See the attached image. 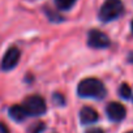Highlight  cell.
I'll return each mask as SVG.
<instances>
[{"label": "cell", "instance_id": "15", "mask_svg": "<svg viewBox=\"0 0 133 133\" xmlns=\"http://www.w3.org/2000/svg\"><path fill=\"white\" fill-rule=\"evenodd\" d=\"M130 26H132V33H133V21H132V25Z\"/></svg>", "mask_w": 133, "mask_h": 133}, {"label": "cell", "instance_id": "14", "mask_svg": "<svg viewBox=\"0 0 133 133\" xmlns=\"http://www.w3.org/2000/svg\"><path fill=\"white\" fill-rule=\"evenodd\" d=\"M128 61H129V63H133V52H130V54L128 55Z\"/></svg>", "mask_w": 133, "mask_h": 133}, {"label": "cell", "instance_id": "7", "mask_svg": "<svg viewBox=\"0 0 133 133\" xmlns=\"http://www.w3.org/2000/svg\"><path fill=\"white\" fill-rule=\"evenodd\" d=\"M98 119H99L98 112L94 108H91L89 106H85L80 110V121H81V124H84V125L93 124V123L98 121Z\"/></svg>", "mask_w": 133, "mask_h": 133}, {"label": "cell", "instance_id": "12", "mask_svg": "<svg viewBox=\"0 0 133 133\" xmlns=\"http://www.w3.org/2000/svg\"><path fill=\"white\" fill-rule=\"evenodd\" d=\"M0 133H9V130H8L7 125H5V124H3V123H0Z\"/></svg>", "mask_w": 133, "mask_h": 133}, {"label": "cell", "instance_id": "9", "mask_svg": "<svg viewBox=\"0 0 133 133\" xmlns=\"http://www.w3.org/2000/svg\"><path fill=\"white\" fill-rule=\"evenodd\" d=\"M77 0H55V4L60 11H69Z\"/></svg>", "mask_w": 133, "mask_h": 133}, {"label": "cell", "instance_id": "5", "mask_svg": "<svg viewBox=\"0 0 133 133\" xmlns=\"http://www.w3.org/2000/svg\"><path fill=\"white\" fill-rule=\"evenodd\" d=\"M20 57H21V51L17 48V47H11L7 50L5 55L3 56V60H2V71L7 72V71H12L15 66L18 64L20 61Z\"/></svg>", "mask_w": 133, "mask_h": 133}, {"label": "cell", "instance_id": "3", "mask_svg": "<svg viewBox=\"0 0 133 133\" xmlns=\"http://www.w3.org/2000/svg\"><path fill=\"white\" fill-rule=\"evenodd\" d=\"M28 112L29 116H41L46 112L47 106L44 99L41 95H30L25 99L24 104H22Z\"/></svg>", "mask_w": 133, "mask_h": 133}, {"label": "cell", "instance_id": "11", "mask_svg": "<svg viewBox=\"0 0 133 133\" xmlns=\"http://www.w3.org/2000/svg\"><path fill=\"white\" fill-rule=\"evenodd\" d=\"M44 129V123H35L29 128V133H41Z\"/></svg>", "mask_w": 133, "mask_h": 133}, {"label": "cell", "instance_id": "2", "mask_svg": "<svg viewBox=\"0 0 133 133\" xmlns=\"http://www.w3.org/2000/svg\"><path fill=\"white\" fill-rule=\"evenodd\" d=\"M124 13V4L121 0H104L98 17L102 22H110L119 18Z\"/></svg>", "mask_w": 133, "mask_h": 133}, {"label": "cell", "instance_id": "13", "mask_svg": "<svg viewBox=\"0 0 133 133\" xmlns=\"http://www.w3.org/2000/svg\"><path fill=\"white\" fill-rule=\"evenodd\" d=\"M86 133H104L101 128H93V129H89L86 130Z\"/></svg>", "mask_w": 133, "mask_h": 133}, {"label": "cell", "instance_id": "8", "mask_svg": "<svg viewBox=\"0 0 133 133\" xmlns=\"http://www.w3.org/2000/svg\"><path fill=\"white\" fill-rule=\"evenodd\" d=\"M9 116L15 120V121H24L29 115L25 110V107L22 104H15L9 108Z\"/></svg>", "mask_w": 133, "mask_h": 133}, {"label": "cell", "instance_id": "4", "mask_svg": "<svg viewBox=\"0 0 133 133\" xmlns=\"http://www.w3.org/2000/svg\"><path fill=\"white\" fill-rule=\"evenodd\" d=\"M88 44L91 48H107L111 44L108 35L98 29H91L88 34Z\"/></svg>", "mask_w": 133, "mask_h": 133}, {"label": "cell", "instance_id": "10", "mask_svg": "<svg viewBox=\"0 0 133 133\" xmlns=\"http://www.w3.org/2000/svg\"><path fill=\"white\" fill-rule=\"evenodd\" d=\"M119 94L121 98L124 99H129L130 95H132V89L128 84H121V86L119 88Z\"/></svg>", "mask_w": 133, "mask_h": 133}, {"label": "cell", "instance_id": "6", "mask_svg": "<svg viewBox=\"0 0 133 133\" xmlns=\"http://www.w3.org/2000/svg\"><path fill=\"white\" fill-rule=\"evenodd\" d=\"M106 114H107L110 120H112V121H121L125 117V115H127V110L119 102H110L107 104V107H106Z\"/></svg>", "mask_w": 133, "mask_h": 133}, {"label": "cell", "instance_id": "16", "mask_svg": "<svg viewBox=\"0 0 133 133\" xmlns=\"http://www.w3.org/2000/svg\"><path fill=\"white\" fill-rule=\"evenodd\" d=\"M127 133H133V130H130V132H127Z\"/></svg>", "mask_w": 133, "mask_h": 133}, {"label": "cell", "instance_id": "1", "mask_svg": "<svg viewBox=\"0 0 133 133\" xmlns=\"http://www.w3.org/2000/svg\"><path fill=\"white\" fill-rule=\"evenodd\" d=\"M77 93L82 98H95L102 99L106 97V88L103 82L98 78H84L77 86Z\"/></svg>", "mask_w": 133, "mask_h": 133}]
</instances>
